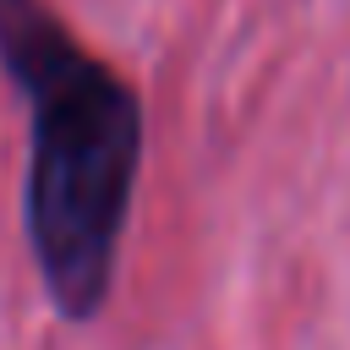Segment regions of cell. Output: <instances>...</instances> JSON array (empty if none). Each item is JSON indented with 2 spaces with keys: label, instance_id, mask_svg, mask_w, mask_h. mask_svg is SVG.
Instances as JSON below:
<instances>
[{
  "label": "cell",
  "instance_id": "obj_1",
  "mask_svg": "<svg viewBox=\"0 0 350 350\" xmlns=\"http://www.w3.org/2000/svg\"><path fill=\"white\" fill-rule=\"evenodd\" d=\"M0 71L27 104L22 224L60 317H98L142 170V98L49 0H0Z\"/></svg>",
  "mask_w": 350,
  "mask_h": 350
}]
</instances>
